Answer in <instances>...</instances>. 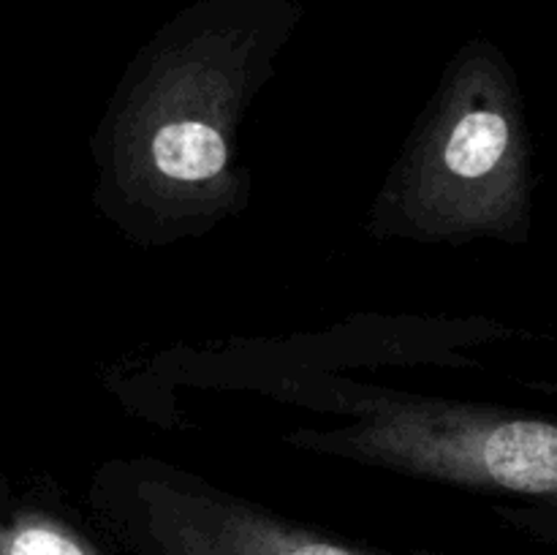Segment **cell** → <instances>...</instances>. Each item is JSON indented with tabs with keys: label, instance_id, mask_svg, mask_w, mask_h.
Returning <instances> with one entry per match:
<instances>
[{
	"label": "cell",
	"instance_id": "6da1fadb",
	"mask_svg": "<svg viewBox=\"0 0 557 555\" xmlns=\"http://www.w3.org/2000/svg\"><path fill=\"white\" fill-rule=\"evenodd\" d=\"M294 0H205L134 58L103 123V194L141 245L199 237L248 201L237 128L299 22Z\"/></svg>",
	"mask_w": 557,
	"mask_h": 555
},
{
	"label": "cell",
	"instance_id": "7a4b0ae2",
	"mask_svg": "<svg viewBox=\"0 0 557 555\" xmlns=\"http://www.w3.org/2000/svg\"><path fill=\"white\" fill-rule=\"evenodd\" d=\"M528 141L515 76L487 41L460 49L381 188L370 234L417 243L520 239Z\"/></svg>",
	"mask_w": 557,
	"mask_h": 555
},
{
	"label": "cell",
	"instance_id": "3957f363",
	"mask_svg": "<svg viewBox=\"0 0 557 555\" xmlns=\"http://www.w3.org/2000/svg\"><path fill=\"white\" fill-rule=\"evenodd\" d=\"M346 424L288 439L302 449L479 493L517 495L557 522V422L479 403L368 390Z\"/></svg>",
	"mask_w": 557,
	"mask_h": 555
},
{
	"label": "cell",
	"instance_id": "277c9868",
	"mask_svg": "<svg viewBox=\"0 0 557 555\" xmlns=\"http://www.w3.org/2000/svg\"><path fill=\"white\" fill-rule=\"evenodd\" d=\"M98 509L117 555H386L337 542L145 457L109 468Z\"/></svg>",
	"mask_w": 557,
	"mask_h": 555
}]
</instances>
